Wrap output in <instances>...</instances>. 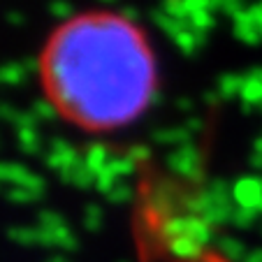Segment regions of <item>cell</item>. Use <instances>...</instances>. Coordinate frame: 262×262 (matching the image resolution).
I'll use <instances>...</instances> for the list:
<instances>
[{"label":"cell","instance_id":"cell-16","mask_svg":"<svg viewBox=\"0 0 262 262\" xmlns=\"http://www.w3.org/2000/svg\"><path fill=\"white\" fill-rule=\"evenodd\" d=\"M107 167L112 169V172H114L119 179H128L130 174L135 172V167H137V163H135V160L130 158L128 154H125V156H114V158H112V163H109Z\"/></svg>","mask_w":262,"mask_h":262},{"label":"cell","instance_id":"cell-6","mask_svg":"<svg viewBox=\"0 0 262 262\" xmlns=\"http://www.w3.org/2000/svg\"><path fill=\"white\" fill-rule=\"evenodd\" d=\"M112 158H114V156L109 154V146H107V144H102V142L89 144V148H86V154H84L86 165H89V167L93 169L95 174L102 172V169L107 167L109 163H112Z\"/></svg>","mask_w":262,"mask_h":262},{"label":"cell","instance_id":"cell-23","mask_svg":"<svg viewBox=\"0 0 262 262\" xmlns=\"http://www.w3.org/2000/svg\"><path fill=\"white\" fill-rule=\"evenodd\" d=\"M98 3H116V0H98Z\"/></svg>","mask_w":262,"mask_h":262},{"label":"cell","instance_id":"cell-14","mask_svg":"<svg viewBox=\"0 0 262 262\" xmlns=\"http://www.w3.org/2000/svg\"><path fill=\"white\" fill-rule=\"evenodd\" d=\"M102 225H104L102 207H98V204H89V207L84 209V228L89 230V232H100Z\"/></svg>","mask_w":262,"mask_h":262},{"label":"cell","instance_id":"cell-21","mask_svg":"<svg viewBox=\"0 0 262 262\" xmlns=\"http://www.w3.org/2000/svg\"><path fill=\"white\" fill-rule=\"evenodd\" d=\"M128 156L135 160V163H137V160H146L148 156H151V151H148V146H139V144H137V146L130 148V154H128Z\"/></svg>","mask_w":262,"mask_h":262},{"label":"cell","instance_id":"cell-8","mask_svg":"<svg viewBox=\"0 0 262 262\" xmlns=\"http://www.w3.org/2000/svg\"><path fill=\"white\" fill-rule=\"evenodd\" d=\"M167 248L174 257H181V260H193L202 253V246L198 242H193L190 237H177V239H169Z\"/></svg>","mask_w":262,"mask_h":262},{"label":"cell","instance_id":"cell-15","mask_svg":"<svg viewBox=\"0 0 262 262\" xmlns=\"http://www.w3.org/2000/svg\"><path fill=\"white\" fill-rule=\"evenodd\" d=\"M30 112L35 114V119H37V123H42V121H54L56 116L60 114L58 109H56V104L51 102L49 98H40L37 102L30 107Z\"/></svg>","mask_w":262,"mask_h":262},{"label":"cell","instance_id":"cell-18","mask_svg":"<svg viewBox=\"0 0 262 262\" xmlns=\"http://www.w3.org/2000/svg\"><path fill=\"white\" fill-rule=\"evenodd\" d=\"M49 14L54 16L56 21H63V24H68V21L74 19V7L70 0H51L49 3Z\"/></svg>","mask_w":262,"mask_h":262},{"label":"cell","instance_id":"cell-11","mask_svg":"<svg viewBox=\"0 0 262 262\" xmlns=\"http://www.w3.org/2000/svg\"><path fill=\"white\" fill-rule=\"evenodd\" d=\"M51 234H54V248H58V251L70 253V251H77V248H79V239L70 230V225L51 230Z\"/></svg>","mask_w":262,"mask_h":262},{"label":"cell","instance_id":"cell-13","mask_svg":"<svg viewBox=\"0 0 262 262\" xmlns=\"http://www.w3.org/2000/svg\"><path fill=\"white\" fill-rule=\"evenodd\" d=\"M104 198H107L112 204H128L130 200L135 198V190H133V186H130L125 179H119V181L114 183V188L109 190Z\"/></svg>","mask_w":262,"mask_h":262},{"label":"cell","instance_id":"cell-2","mask_svg":"<svg viewBox=\"0 0 262 262\" xmlns=\"http://www.w3.org/2000/svg\"><path fill=\"white\" fill-rule=\"evenodd\" d=\"M0 183H5V186H21V188H28L37 195H45V188H47L45 177L28 169L26 165L10 163V160H0Z\"/></svg>","mask_w":262,"mask_h":262},{"label":"cell","instance_id":"cell-9","mask_svg":"<svg viewBox=\"0 0 262 262\" xmlns=\"http://www.w3.org/2000/svg\"><path fill=\"white\" fill-rule=\"evenodd\" d=\"M16 142H19L21 154H26V156L42 154V139H40L37 128H19L16 130Z\"/></svg>","mask_w":262,"mask_h":262},{"label":"cell","instance_id":"cell-7","mask_svg":"<svg viewBox=\"0 0 262 262\" xmlns=\"http://www.w3.org/2000/svg\"><path fill=\"white\" fill-rule=\"evenodd\" d=\"M28 77H30V72L26 70L24 63L10 60V63L0 65V86H19V84H24Z\"/></svg>","mask_w":262,"mask_h":262},{"label":"cell","instance_id":"cell-20","mask_svg":"<svg viewBox=\"0 0 262 262\" xmlns=\"http://www.w3.org/2000/svg\"><path fill=\"white\" fill-rule=\"evenodd\" d=\"M19 114H21V109L12 107V104H7V102H0V119L5 121V123L16 125V121H19Z\"/></svg>","mask_w":262,"mask_h":262},{"label":"cell","instance_id":"cell-10","mask_svg":"<svg viewBox=\"0 0 262 262\" xmlns=\"http://www.w3.org/2000/svg\"><path fill=\"white\" fill-rule=\"evenodd\" d=\"M154 142L156 144H172V146H183L188 142V130L186 128H158L154 130Z\"/></svg>","mask_w":262,"mask_h":262},{"label":"cell","instance_id":"cell-5","mask_svg":"<svg viewBox=\"0 0 262 262\" xmlns=\"http://www.w3.org/2000/svg\"><path fill=\"white\" fill-rule=\"evenodd\" d=\"M58 177H60V181L68 183V186H74V188H79V190H89V188L95 186V177H98V174L86 165L84 156H81L72 167H68L65 172H60Z\"/></svg>","mask_w":262,"mask_h":262},{"label":"cell","instance_id":"cell-19","mask_svg":"<svg viewBox=\"0 0 262 262\" xmlns=\"http://www.w3.org/2000/svg\"><path fill=\"white\" fill-rule=\"evenodd\" d=\"M63 225H68V221L58 211H54V209H45V211L37 213V228L56 230V228H63Z\"/></svg>","mask_w":262,"mask_h":262},{"label":"cell","instance_id":"cell-22","mask_svg":"<svg viewBox=\"0 0 262 262\" xmlns=\"http://www.w3.org/2000/svg\"><path fill=\"white\" fill-rule=\"evenodd\" d=\"M7 21H10L12 26H24V14H19V12H10V14H7Z\"/></svg>","mask_w":262,"mask_h":262},{"label":"cell","instance_id":"cell-4","mask_svg":"<svg viewBox=\"0 0 262 262\" xmlns=\"http://www.w3.org/2000/svg\"><path fill=\"white\" fill-rule=\"evenodd\" d=\"M167 167L174 174H181V177H195L198 174V154H195L193 146H179L177 151L167 156Z\"/></svg>","mask_w":262,"mask_h":262},{"label":"cell","instance_id":"cell-3","mask_svg":"<svg viewBox=\"0 0 262 262\" xmlns=\"http://www.w3.org/2000/svg\"><path fill=\"white\" fill-rule=\"evenodd\" d=\"M81 156L77 154V148L72 146V144L68 142V139L63 137H54L49 142V151L45 154V163L49 169H54L56 174L65 172L68 167H72L77 160H79Z\"/></svg>","mask_w":262,"mask_h":262},{"label":"cell","instance_id":"cell-17","mask_svg":"<svg viewBox=\"0 0 262 262\" xmlns=\"http://www.w3.org/2000/svg\"><path fill=\"white\" fill-rule=\"evenodd\" d=\"M5 198L14 204H33V202H37L42 195L33 193V190H28V188H21V186H7Z\"/></svg>","mask_w":262,"mask_h":262},{"label":"cell","instance_id":"cell-1","mask_svg":"<svg viewBox=\"0 0 262 262\" xmlns=\"http://www.w3.org/2000/svg\"><path fill=\"white\" fill-rule=\"evenodd\" d=\"M47 98L86 130L128 125L156 100V60L121 14L91 12L60 24L40 58Z\"/></svg>","mask_w":262,"mask_h":262},{"label":"cell","instance_id":"cell-12","mask_svg":"<svg viewBox=\"0 0 262 262\" xmlns=\"http://www.w3.org/2000/svg\"><path fill=\"white\" fill-rule=\"evenodd\" d=\"M10 242L19 244V246H37V228H28V225H14L7 230Z\"/></svg>","mask_w":262,"mask_h":262}]
</instances>
